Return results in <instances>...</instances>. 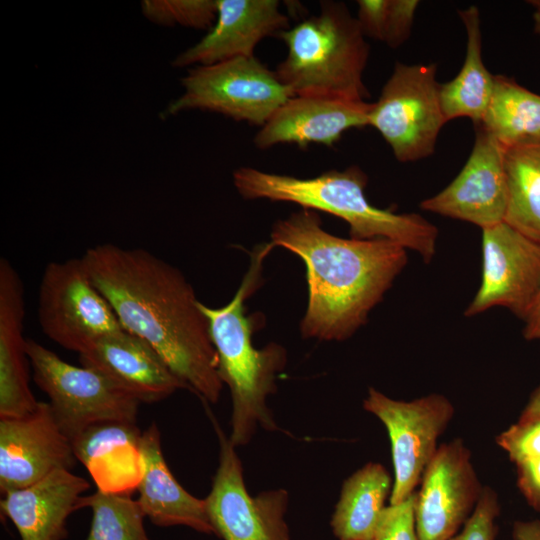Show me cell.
<instances>
[{
	"instance_id": "30",
	"label": "cell",
	"mask_w": 540,
	"mask_h": 540,
	"mask_svg": "<svg viewBox=\"0 0 540 540\" xmlns=\"http://www.w3.org/2000/svg\"><path fill=\"white\" fill-rule=\"evenodd\" d=\"M500 505L496 492L483 486L481 495L471 516L460 532L449 540H496L498 526L496 520Z\"/></svg>"
},
{
	"instance_id": "34",
	"label": "cell",
	"mask_w": 540,
	"mask_h": 540,
	"mask_svg": "<svg viewBox=\"0 0 540 540\" xmlns=\"http://www.w3.org/2000/svg\"><path fill=\"white\" fill-rule=\"evenodd\" d=\"M517 486L527 503L540 512V457L515 464Z\"/></svg>"
},
{
	"instance_id": "4",
	"label": "cell",
	"mask_w": 540,
	"mask_h": 540,
	"mask_svg": "<svg viewBox=\"0 0 540 540\" xmlns=\"http://www.w3.org/2000/svg\"><path fill=\"white\" fill-rule=\"evenodd\" d=\"M273 248L257 246L250 267L233 298L219 308L200 302L209 321L210 334L218 358V374L232 397L231 434L235 447L247 444L260 425L274 431L277 425L267 407V396L276 391V375L286 365L283 346L271 342L262 349L253 345V334L260 317L247 315L246 300L260 286L262 263Z\"/></svg>"
},
{
	"instance_id": "32",
	"label": "cell",
	"mask_w": 540,
	"mask_h": 540,
	"mask_svg": "<svg viewBox=\"0 0 540 540\" xmlns=\"http://www.w3.org/2000/svg\"><path fill=\"white\" fill-rule=\"evenodd\" d=\"M417 0H389L383 42L389 47L401 46L410 36Z\"/></svg>"
},
{
	"instance_id": "20",
	"label": "cell",
	"mask_w": 540,
	"mask_h": 540,
	"mask_svg": "<svg viewBox=\"0 0 540 540\" xmlns=\"http://www.w3.org/2000/svg\"><path fill=\"white\" fill-rule=\"evenodd\" d=\"M22 279L6 258L0 259V418L21 417L38 406L29 384L30 365L24 337Z\"/></svg>"
},
{
	"instance_id": "21",
	"label": "cell",
	"mask_w": 540,
	"mask_h": 540,
	"mask_svg": "<svg viewBox=\"0 0 540 540\" xmlns=\"http://www.w3.org/2000/svg\"><path fill=\"white\" fill-rule=\"evenodd\" d=\"M140 455L142 472L137 501L145 517L159 527L182 525L215 535L204 499L187 492L168 468L155 423L142 432Z\"/></svg>"
},
{
	"instance_id": "38",
	"label": "cell",
	"mask_w": 540,
	"mask_h": 540,
	"mask_svg": "<svg viewBox=\"0 0 540 540\" xmlns=\"http://www.w3.org/2000/svg\"><path fill=\"white\" fill-rule=\"evenodd\" d=\"M528 3L533 7L534 31L540 35V0H530Z\"/></svg>"
},
{
	"instance_id": "17",
	"label": "cell",
	"mask_w": 540,
	"mask_h": 540,
	"mask_svg": "<svg viewBox=\"0 0 540 540\" xmlns=\"http://www.w3.org/2000/svg\"><path fill=\"white\" fill-rule=\"evenodd\" d=\"M371 104L316 96H293L260 128L254 137L259 149L278 144L333 147L344 132L369 126Z\"/></svg>"
},
{
	"instance_id": "28",
	"label": "cell",
	"mask_w": 540,
	"mask_h": 540,
	"mask_svg": "<svg viewBox=\"0 0 540 540\" xmlns=\"http://www.w3.org/2000/svg\"><path fill=\"white\" fill-rule=\"evenodd\" d=\"M141 10L146 19L161 26L209 30L217 18L216 0H144Z\"/></svg>"
},
{
	"instance_id": "2",
	"label": "cell",
	"mask_w": 540,
	"mask_h": 540,
	"mask_svg": "<svg viewBox=\"0 0 540 540\" xmlns=\"http://www.w3.org/2000/svg\"><path fill=\"white\" fill-rule=\"evenodd\" d=\"M271 245L299 256L306 266L308 303L303 338L344 341L367 323L408 263L407 249L391 240L342 238L322 228L319 213L304 209L277 220Z\"/></svg>"
},
{
	"instance_id": "16",
	"label": "cell",
	"mask_w": 540,
	"mask_h": 540,
	"mask_svg": "<svg viewBox=\"0 0 540 540\" xmlns=\"http://www.w3.org/2000/svg\"><path fill=\"white\" fill-rule=\"evenodd\" d=\"M217 18L207 34L179 53L174 68L210 65L236 57L254 56L258 43L289 27L277 0H216Z\"/></svg>"
},
{
	"instance_id": "33",
	"label": "cell",
	"mask_w": 540,
	"mask_h": 540,
	"mask_svg": "<svg viewBox=\"0 0 540 540\" xmlns=\"http://www.w3.org/2000/svg\"><path fill=\"white\" fill-rule=\"evenodd\" d=\"M389 0L357 1V21L364 36L383 41Z\"/></svg>"
},
{
	"instance_id": "8",
	"label": "cell",
	"mask_w": 540,
	"mask_h": 540,
	"mask_svg": "<svg viewBox=\"0 0 540 540\" xmlns=\"http://www.w3.org/2000/svg\"><path fill=\"white\" fill-rule=\"evenodd\" d=\"M435 75V64L397 62L378 100L371 104L369 126L381 134L400 162L432 155L447 122Z\"/></svg>"
},
{
	"instance_id": "6",
	"label": "cell",
	"mask_w": 540,
	"mask_h": 540,
	"mask_svg": "<svg viewBox=\"0 0 540 540\" xmlns=\"http://www.w3.org/2000/svg\"><path fill=\"white\" fill-rule=\"evenodd\" d=\"M181 85L182 94L169 103L164 116L201 110L262 127L294 96L255 56L195 66L181 78Z\"/></svg>"
},
{
	"instance_id": "3",
	"label": "cell",
	"mask_w": 540,
	"mask_h": 540,
	"mask_svg": "<svg viewBox=\"0 0 540 540\" xmlns=\"http://www.w3.org/2000/svg\"><path fill=\"white\" fill-rule=\"evenodd\" d=\"M367 175L358 166L329 170L312 178L276 174L253 167L233 173V183L245 199L291 202L322 211L349 225L350 238H383L415 251L429 263L436 252L438 228L416 213H396L371 204L365 194Z\"/></svg>"
},
{
	"instance_id": "5",
	"label": "cell",
	"mask_w": 540,
	"mask_h": 540,
	"mask_svg": "<svg viewBox=\"0 0 540 540\" xmlns=\"http://www.w3.org/2000/svg\"><path fill=\"white\" fill-rule=\"evenodd\" d=\"M278 37L286 44L287 55L274 71L294 96L350 101L369 97L363 82L369 46L344 3L321 1L318 15Z\"/></svg>"
},
{
	"instance_id": "1",
	"label": "cell",
	"mask_w": 540,
	"mask_h": 540,
	"mask_svg": "<svg viewBox=\"0 0 540 540\" xmlns=\"http://www.w3.org/2000/svg\"><path fill=\"white\" fill-rule=\"evenodd\" d=\"M123 328L147 341L206 402L223 389L209 321L180 269L141 248L97 244L81 257Z\"/></svg>"
},
{
	"instance_id": "26",
	"label": "cell",
	"mask_w": 540,
	"mask_h": 540,
	"mask_svg": "<svg viewBox=\"0 0 540 540\" xmlns=\"http://www.w3.org/2000/svg\"><path fill=\"white\" fill-rule=\"evenodd\" d=\"M477 126H481L505 147L539 140L540 95L512 78L496 75L491 101Z\"/></svg>"
},
{
	"instance_id": "25",
	"label": "cell",
	"mask_w": 540,
	"mask_h": 540,
	"mask_svg": "<svg viewBox=\"0 0 540 540\" xmlns=\"http://www.w3.org/2000/svg\"><path fill=\"white\" fill-rule=\"evenodd\" d=\"M504 165L508 189L504 222L540 243V139L505 147Z\"/></svg>"
},
{
	"instance_id": "37",
	"label": "cell",
	"mask_w": 540,
	"mask_h": 540,
	"mask_svg": "<svg viewBox=\"0 0 540 540\" xmlns=\"http://www.w3.org/2000/svg\"><path fill=\"white\" fill-rule=\"evenodd\" d=\"M540 417V385L533 391L518 420Z\"/></svg>"
},
{
	"instance_id": "11",
	"label": "cell",
	"mask_w": 540,
	"mask_h": 540,
	"mask_svg": "<svg viewBox=\"0 0 540 540\" xmlns=\"http://www.w3.org/2000/svg\"><path fill=\"white\" fill-rule=\"evenodd\" d=\"M209 415L220 446L218 468L204 499L215 535L223 540H290L284 518L287 491L276 489L251 496L236 447Z\"/></svg>"
},
{
	"instance_id": "9",
	"label": "cell",
	"mask_w": 540,
	"mask_h": 540,
	"mask_svg": "<svg viewBox=\"0 0 540 540\" xmlns=\"http://www.w3.org/2000/svg\"><path fill=\"white\" fill-rule=\"evenodd\" d=\"M38 321L49 339L78 355L102 337L124 329L82 258L46 265L39 286Z\"/></svg>"
},
{
	"instance_id": "12",
	"label": "cell",
	"mask_w": 540,
	"mask_h": 540,
	"mask_svg": "<svg viewBox=\"0 0 540 540\" xmlns=\"http://www.w3.org/2000/svg\"><path fill=\"white\" fill-rule=\"evenodd\" d=\"M482 257L481 284L464 315L501 306L523 320L540 291V243L501 222L482 229Z\"/></svg>"
},
{
	"instance_id": "35",
	"label": "cell",
	"mask_w": 540,
	"mask_h": 540,
	"mask_svg": "<svg viewBox=\"0 0 540 540\" xmlns=\"http://www.w3.org/2000/svg\"><path fill=\"white\" fill-rule=\"evenodd\" d=\"M523 328V336L526 340L540 339V291L526 314Z\"/></svg>"
},
{
	"instance_id": "31",
	"label": "cell",
	"mask_w": 540,
	"mask_h": 540,
	"mask_svg": "<svg viewBox=\"0 0 540 540\" xmlns=\"http://www.w3.org/2000/svg\"><path fill=\"white\" fill-rule=\"evenodd\" d=\"M416 491L405 500L385 507L372 540H419L415 523Z\"/></svg>"
},
{
	"instance_id": "7",
	"label": "cell",
	"mask_w": 540,
	"mask_h": 540,
	"mask_svg": "<svg viewBox=\"0 0 540 540\" xmlns=\"http://www.w3.org/2000/svg\"><path fill=\"white\" fill-rule=\"evenodd\" d=\"M33 380L48 396L55 420L72 441L104 421L136 423L140 402L100 372L67 363L56 353L27 339Z\"/></svg>"
},
{
	"instance_id": "22",
	"label": "cell",
	"mask_w": 540,
	"mask_h": 540,
	"mask_svg": "<svg viewBox=\"0 0 540 540\" xmlns=\"http://www.w3.org/2000/svg\"><path fill=\"white\" fill-rule=\"evenodd\" d=\"M141 435L134 422L104 421L71 442L76 460L86 467L99 490L131 493L141 478Z\"/></svg>"
},
{
	"instance_id": "23",
	"label": "cell",
	"mask_w": 540,
	"mask_h": 540,
	"mask_svg": "<svg viewBox=\"0 0 540 540\" xmlns=\"http://www.w3.org/2000/svg\"><path fill=\"white\" fill-rule=\"evenodd\" d=\"M467 35L466 55L459 73L440 84L439 95L444 116L448 121L469 118L481 123L491 101L495 75L484 65L480 12L475 5L458 12Z\"/></svg>"
},
{
	"instance_id": "10",
	"label": "cell",
	"mask_w": 540,
	"mask_h": 540,
	"mask_svg": "<svg viewBox=\"0 0 540 540\" xmlns=\"http://www.w3.org/2000/svg\"><path fill=\"white\" fill-rule=\"evenodd\" d=\"M363 408L387 429L394 468L390 504L399 503L415 492L439 447L438 438L454 415V406L438 393L401 401L370 388Z\"/></svg>"
},
{
	"instance_id": "36",
	"label": "cell",
	"mask_w": 540,
	"mask_h": 540,
	"mask_svg": "<svg viewBox=\"0 0 540 540\" xmlns=\"http://www.w3.org/2000/svg\"><path fill=\"white\" fill-rule=\"evenodd\" d=\"M513 540H540V521L517 520L512 526Z\"/></svg>"
},
{
	"instance_id": "15",
	"label": "cell",
	"mask_w": 540,
	"mask_h": 540,
	"mask_svg": "<svg viewBox=\"0 0 540 540\" xmlns=\"http://www.w3.org/2000/svg\"><path fill=\"white\" fill-rule=\"evenodd\" d=\"M76 461L71 440L58 426L49 402L24 416L0 418V491L27 487Z\"/></svg>"
},
{
	"instance_id": "29",
	"label": "cell",
	"mask_w": 540,
	"mask_h": 540,
	"mask_svg": "<svg viewBox=\"0 0 540 540\" xmlns=\"http://www.w3.org/2000/svg\"><path fill=\"white\" fill-rule=\"evenodd\" d=\"M509 456L518 464L540 457V417L530 420H518L495 439Z\"/></svg>"
},
{
	"instance_id": "19",
	"label": "cell",
	"mask_w": 540,
	"mask_h": 540,
	"mask_svg": "<svg viewBox=\"0 0 540 540\" xmlns=\"http://www.w3.org/2000/svg\"><path fill=\"white\" fill-rule=\"evenodd\" d=\"M89 482L70 471L56 469L39 481L2 495L1 514L17 529L21 540H64L66 521L80 510Z\"/></svg>"
},
{
	"instance_id": "13",
	"label": "cell",
	"mask_w": 540,
	"mask_h": 540,
	"mask_svg": "<svg viewBox=\"0 0 540 540\" xmlns=\"http://www.w3.org/2000/svg\"><path fill=\"white\" fill-rule=\"evenodd\" d=\"M420 482L414 504L419 540L451 539L471 516L483 489L464 441L441 444Z\"/></svg>"
},
{
	"instance_id": "24",
	"label": "cell",
	"mask_w": 540,
	"mask_h": 540,
	"mask_svg": "<svg viewBox=\"0 0 540 540\" xmlns=\"http://www.w3.org/2000/svg\"><path fill=\"white\" fill-rule=\"evenodd\" d=\"M392 487L393 480L380 463H367L348 477L331 518L335 537L372 540Z\"/></svg>"
},
{
	"instance_id": "27",
	"label": "cell",
	"mask_w": 540,
	"mask_h": 540,
	"mask_svg": "<svg viewBox=\"0 0 540 540\" xmlns=\"http://www.w3.org/2000/svg\"><path fill=\"white\" fill-rule=\"evenodd\" d=\"M81 508L92 510L86 540H151L143 524L145 515L131 493L97 489L92 495L83 496Z\"/></svg>"
},
{
	"instance_id": "14",
	"label": "cell",
	"mask_w": 540,
	"mask_h": 540,
	"mask_svg": "<svg viewBox=\"0 0 540 540\" xmlns=\"http://www.w3.org/2000/svg\"><path fill=\"white\" fill-rule=\"evenodd\" d=\"M476 127L473 148L459 174L438 194L423 200L420 208L484 229L505 220V147L481 126Z\"/></svg>"
},
{
	"instance_id": "18",
	"label": "cell",
	"mask_w": 540,
	"mask_h": 540,
	"mask_svg": "<svg viewBox=\"0 0 540 540\" xmlns=\"http://www.w3.org/2000/svg\"><path fill=\"white\" fill-rule=\"evenodd\" d=\"M79 361L140 403L158 402L178 389H187L147 341L125 329L99 339L79 355Z\"/></svg>"
}]
</instances>
